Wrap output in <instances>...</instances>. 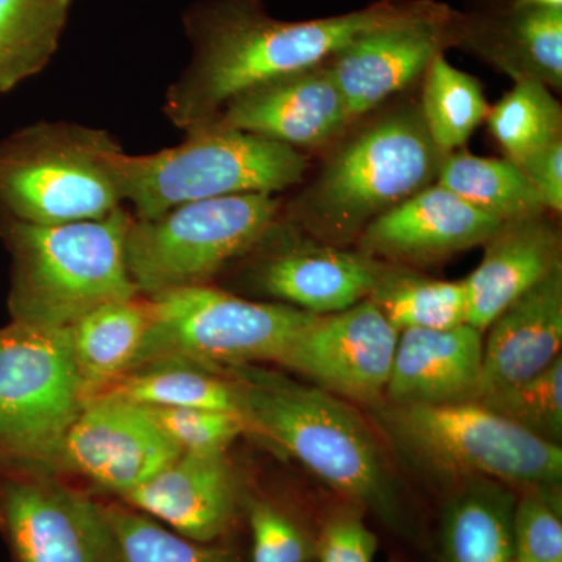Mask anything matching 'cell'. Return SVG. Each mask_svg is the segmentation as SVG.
Returning a JSON list of instances; mask_svg holds the SVG:
<instances>
[{"instance_id":"33","label":"cell","mask_w":562,"mask_h":562,"mask_svg":"<svg viewBox=\"0 0 562 562\" xmlns=\"http://www.w3.org/2000/svg\"><path fill=\"white\" fill-rule=\"evenodd\" d=\"M244 519L250 530L251 562H316L317 530L286 506L246 494Z\"/></svg>"},{"instance_id":"24","label":"cell","mask_w":562,"mask_h":562,"mask_svg":"<svg viewBox=\"0 0 562 562\" xmlns=\"http://www.w3.org/2000/svg\"><path fill=\"white\" fill-rule=\"evenodd\" d=\"M99 395L151 408L217 409L243 416L241 397L231 376L194 362H151L125 373Z\"/></svg>"},{"instance_id":"3","label":"cell","mask_w":562,"mask_h":562,"mask_svg":"<svg viewBox=\"0 0 562 562\" xmlns=\"http://www.w3.org/2000/svg\"><path fill=\"white\" fill-rule=\"evenodd\" d=\"M132 220L124 206L101 220L58 225L29 224L0 211V238L13 261L11 321L69 328L98 306L138 297L125 260Z\"/></svg>"},{"instance_id":"35","label":"cell","mask_w":562,"mask_h":562,"mask_svg":"<svg viewBox=\"0 0 562 562\" xmlns=\"http://www.w3.org/2000/svg\"><path fill=\"white\" fill-rule=\"evenodd\" d=\"M150 416L181 453H227L239 436L249 435L243 416L202 408H151Z\"/></svg>"},{"instance_id":"10","label":"cell","mask_w":562,"mask_h":562,"mask_svg":"<svg viewBox=\"0 0 562 562\" xmlns=\"http://www.w3.org/2000/svg\"><path fill=\"white\" fill-rule=\"evenodd\" d=\"M87 402L69 328L13 321L0 328V464L57 472Z\"/></svg>"},{"instance_id":"20","label":"cell","mask_w":562,"mask_h":562,"mask_svg":"<svg viewBox=\"0 0 562 562\" xmlns=\"http://www.w3.org/2000/svg\"><path fill=\"white\" fill-rule=\"evenodd\" d=\"M483 260L464 279L469 325L482 333L525 292L562 266L561 235L547 213L503 222Z\"/></svg>"},{"instance_id":"34","label":"cell","mask_w":562,"mask_h":562,"mask_svg":"<svg viewBox=\"0 0 562 562\" xmlns=\"http://www.w3.org/2000/svg\"><path fill=\"white\" fill-rule=\"evenodd\" d=\"M516 562H562L560 486H531L516 498L513 512Z\"/></svg>"},{"instance_id":"30","label":"cell","mask_w":562,"mask_h":562,"mask_svg":"<svg viewBox=\"0 0 562 562\" xmlns=\"http://www.w3.org/2000/svg\"><path fill=\"white\" fill-rule=\"evenodd\" d=\"M491 135L517 166L536 150L562 139V110L552 90L535 80L516 81L512 91L491 106Z\"/></svg>"},{"instance_id":"25","label":"cell","mask_w":562,"mask_h":562,"mask_svg":"<svg viewBox=\"0 0 562 562\" xmlns=\"http://www.w3.org/2000/svg\"><path fill=\"white\" fill-rule=\"evenodd\" d=\"M369 299L398 333L469 324L464 280H436L406 266L382 265Z\"/></svg>"},{"instance_id":"16","label":"cell","mask_w":562,"mask_h":562,"mask_svg":"<svg viewBox=\"0 0 562 562\" xmlns=\"http://www.w3.org/2000/svg\"><path fill=\"white\" fill-rule=\"evenodd\" d=\"M350 124L330 66L322 63L236 95L198 128L250 133L301 150L330 143Z\"/></svg>"},{"instance_id":"6","label":"cell","mask_w":562,"mask_h":562,"mask_svg":"<svg viewBox=\"0 0 562 562\" xmlns=\"http://www.w3.org/2000/svg\"><path fill=\"white\" fill-rule=\"evenodd\" d=\"M376 424L409 460L443 476L506 486H560L562 449L482 403L371 406Z\"/></svg>"},{"instance_id":"36","label":"cell","mask_w":562,"mask_h":562,"mask_svg":"<svg viewBox=\"0 0 562 562\" xmlns=\"http://www.w3.org/2000/svg\"><path fill=\"white\" fill-rule=\"evenodd\" d=\"M379 536L366 524L364 513L355 506L333 512L317 531V562H373Z\"/></svg>"},{"instance_id":"17","label":"cell","mask_w":562,"mask_h":562,"mask_svg":"<svg viewBox=\"0 0 562 562\" xmlns=\"http://www.w3.org/2000/svg\"><path fill=\"white\" fill-rule=\"evenodd\" d=\"M244 498L227 453H180L117 501L191 541L216 543L227 541L244 519Z\"/></svg>"},{"instance_id":"1","label":"cell","mask_w":562,"mask_h":562,"mask_svg":"<svg viewBox=\"0 0 562 562\" xmlns=\"http://www.w3.org/2000/svg\"><path fill=\"white\" fill-rule=\"evenodd\" d=\"M430 2L384 0L364 10L313 21H279L257 0H220L187 18L192 58L165 98V114L190 132L236 95L330 60L351 41L413 14Z\"/></svg>"},{"instance_id":"4","label":"cell","mask_w":562,"mask_h":562,"mask_svg":"<svg viewBox=\"0 0 562 562\" xmlns=\"http://www.w3.org/2000/svg\"><path fill=\"white\" fill-rule=\"evenodd\" d=\"M443 154L419 106H401L362 125L295 199L292 224L330 246L358 239L375 217L435 183Z\"/></svg>"},{"instance_id":"22","label":"cell","mask_w":562,"mask_h":562,"mask_svg":"<svg viewBox=\"0 0 562 562\" xmlns=\"http://www.w3.org/2000/svg\"><path fill=\"white\" fill-rule=\"evenodd\" d=\"M513 492L468 480L443 505L435 562H513Z\"/></svg>"},{"instance_id":"32","label":"cell","mask_w":562,"mask_h":562,"mask_svg":"<svg viewBox=\"0 0 562 562\" xmlns=\"http://www.w3.org/2000/svg\"><path fill=\"white\" fill-rule=\"evenodd\" d=\"M479 403L543 441H562V358L530 380L492 392Z\"/></svg>"},{"instance_id":"11","label":"cell","mask_w":562,"mask_h":562,"mask_svg":"<svg viewBox=\"0 0 562 562\" xmlns=\"http://www.w3.org/2000/svg\"><path fill=\"white\" fill-rule=\"evenodd\" d=\"M0 535L11 562H117L103 502L57 472L0 464Z\"/></svg>"},{"instance_id":"23","label":"cell","mask_w":562,"mask_h":562,"mask_svg":"<svg viewBox=\"0 0 562 562\" xmlns=\"http://www.w3.org/2000/svg\"><path fill=\"white\" fill-rule=\"evenodd\" d=\"M149 325L143 295L98 306L69 327L74 361L88 401L131 371Z\"/></svg>"},{"instance_id":"21","label":"cell","mask_w":562,"mask_h":562,"mask_svg":"<svg viewBox=\"0 0 562 562\" xmlns=\"http://www.w3.org/2000/svg\"><path fill=\"white\" fill-rule=\"evenodd\" d=\"M486 331L480 398L530 380L560 360L562 266L509 305Z\"/></svg>"},{"instance_id":"29","label":"cell","mask_w":562,"mask_h":562,"mask_svg":"<svg viewBox=\"0 0 562 562\" xmlns=\"http://www.w3.org/2000/svg\"><path fill=\"white\" fill-rule=\"evenodd\" d=\"M490 103L480 81L438 55L424 74L419 103L422 121L443 155L461 150L486 122Z\"/></svg>"},{"instance_id":"13","label":"cell","mask_w":562,"mask_h":562,"mask_svg":"<svg viewBox=\"0 0 562 562\" xmlns=\"http://www.w3.org/2000/svg\"><path fill=\"white\" fill-rule=\"evenodd\" d=\"M180 453L146 406L99 395L66 432L57 472L74 473L121 498Z\"/></svg>"},{"instance_id":"15","label":"cell","mask_w":562,"mask_h":562,"mask_svg":"<svg viewBox=\"0 0 562 562\" xmlns=\"http://www.w3.org/2000/svg\"><path fill=\"white\" fill-rule=\"evenodd\" d=\"M249 255L258 290L314 316L344 312L369 299L383 265L362 251L294 241L279 221Z\"/></svg>"},{"instance_id":"8","label":"cell","mask_w":562,"mask_h":562,"mask_svg":"<svg viewBox=\"0 0 562 562\" xmlns=\"http://www.w3.org/2000/svg\"><path fill=\"white\" fill-rule=\"evenodd\" d=\"M146 299L149 325L131 371L160 361L210 369L279 364L295 336L314 319V314L286 303L251 302L211 284Z\"/></svg>"},{"instance_id":"5","label":"cell","mask_w":562,"mask_h":562,"mask_svg":"<svg viewBox=\"0 0 562 562\" xmlns=\"http://www.w3.org/2000/svg\"><path fill=\"white\" fill-rule=\"evenodd\" d=\"M301 150L238 131L202 127L176 147L114 158L122 202L136 220H155L183 203L236 194H276L301 183Z\"/></svg>"},{"instance_id":"12","label":"cell","mask_w":562,"mask_h":562,"mask_svg":"<svg viewBox=\"0 0 562 562\" xmlns=\"http://www.w3.org/2000/svg\"><path fill=\"white\" fill-rule=\"evenodd\" d=\"M398 335L366 299L344 312L314 316L279 364L336 397L371 408L384 401Z\"/></svg>"},{"instance_id":"7","label":"cell","mask_w":562,"mask_h":562,"mask_svg":"<svg viewBox=\"0 0 562 562\" xmlns=\"http://www.w3.org/2000/svg\"><path fill=\"white\" fill-rule=\"evenodd\" d=\"M101 128L38 122L0 140V211L36 225L101 220L122 206L114 158Z\"/></svg>"},{"instance_id":"37","label":"cell","mask_w":562,"mask_h":562,"mask_svg":"<svg viewBox=\"0 0 562 562\" xmlns=\"http://www.w3.org/2000/svg\"><path fill=\"white\" fill-rule=\"evenodd\" d=\"M527 179L542 199L547 211H562V139L536 150L520 162Z\"/></svg>"},{"instance_id":"31","label":"cell","mask_w":562,"mask_h":562,"mask_svg":"<svg viewBox=\"0 0 562 562\" xmlns=\"http://www.w3.org/2000/svg\"><path fill=\"white\" fill-rule=\"evenodd\" d=\"M117 546V562H243L227 542L191 541L121 501L103 503Z\"/></svg>"},{"instance_id":"9","label":"cell","mask_w":562,"mask_h":562,"mask_svg":"<svg viewBox=\"0 0 562 562\" xmlns=\"http://www.w3.org/2000/svg\"><path fill=\"white\" fill-rule=\"evenodd\" d=\"M280 216L273 194H236L183 203L155 220L133 216L125 238L128 276L139 295L210 284L247 257Z\"/></svg>"},{"instance_id":"39","label":"cell","mask_w":562,"mask_h":562,"mask_svg":"<svg viewBox=\"0 0 562 562\" xmlns=\"http://www.w3.org/2000/svg\"><path fill=\"white\" fill-rule=\"evenodd\" d=\"M513 562H516V561H513Z\"/></svg>"},{"instance_id":"28","label":"cell","mask_w":562,"mask_h":562,"mask_svg":"<svg viewBox=\"0 0 562 562\" xmlns=\"http://www.w3.org/2000/svg\"><path fill=\"white\" fill-rule=\"evenodd\" d=\"M479 50L514 81L535 80L561 91L562 10L514 5L503 38L480 44Z\"/></svg>"},{"instance_id":"14","label":"cell","mask_w":562,"mask_h":562,"mask_svg":"<svg viewBox=\"0 0 562 562\" xmlns=\"http://www.w3.org/2000/svg\"><path fill=\"white\" fill-rule=\"evenodd\" d=\"M450 25L449 11L430 2L419 13L366 33L333 55L327 63L351 121L424 77L457 36Z\"/></svg>"},{"instance_id":"2","label":"cell","mask_w":562,"mask_h":562,"mask_svg":"<svg viewBox=\"0 0 562 562\" xmlns=\"http://www.w3.org/2000/svg\"><path fill=\"white\" fill-rule=\"evenodd\" d=\"M220 371L238 387L249 435L291 454L387 530L405 538L416 535L382 447L349 403L260 364Z\"/></svg>"},{"instance_id":"19","label":"cell","mask_w":562,"mask_h":562,"mask_svg":"<svg viewBox=\"0 0 562 562\" xmlns=\"http://www.w3.org/2000/svg\"><path fill=\"white\" fill-rule=\"evenodd\" d=\"M483 339V333L469 324L447 330L401 331L383 402L392 405L479 402Z\"/></svg>"},{"instance_id":"18","label":"cell","mask_w":562,"mask_h":562,"mask_svg":"<svg viewBox=\"0 0 562 562\" xmlns=\"http://www.w3.org/2000/svg\"><path fill=\"white\" fill-rule=\"evenodd\" d=\"M503 224L432 183L375 217L358 236L360 251L391 265H431L483 246Z\"/></svg>"},{"instance_id":"26","label":"cell","mask_w":562,"mask_h":562,"mask_svg":"<svg viewBox=\"0 0 562 562\" xmlns=\"http://www.w3.org/2000/svg\"><path fill=\"white\" fill-rule=\"evenodd\" d=\"M435 183L502 222L549 213L522 169L508 158L454 150L443 155Z\"/></svg>"},{"instance_id":"38","label":"cell","mask_w":562,"mask_h":562,"mask_svg":"<svg viewBox=\"0 0 562 562\" xmlns=\"http://www.w3.org/2000/svg\"><path fill=\"white\" fill-rule=\"evenodd\" d=\"M517 7H543V9H561L562 0H517Z\"/></svg>"},{"instance_id":"27","label":"cell","mask_w":562,"mask_h":562,"mask_svg":"<svg viewBox=\"0 0 562 562\" xmlns=\"http://www.w3.org/2000/svg\"><path fill=\"white\" fill-rule=\"evenodd\" d=\"M72 0H0V92L41 72L58 49Z\"/></svg>"}]
</instances>
